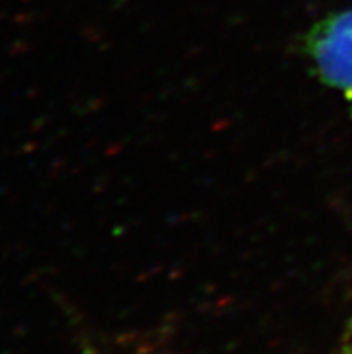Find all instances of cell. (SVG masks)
Returning a JSON list of instances; mask_svg holds the SVG:
<instances>
[{
  "mask_svg": "<svg viewBox=\"0 0 352 354\" xmlns=\"http://www.w3.org/2000/svg\"><path fill=\"white\" fill-rule=\"evenodd\" d=\"M308 50L320 80L352 106V9L331 15L313 27Z\"/></svg>",
  "mask_w": 352,
  "mask_h": 354,
  "instance_id": "obj_1",
  "label": "cell"
}]
</instances>
